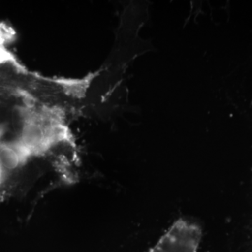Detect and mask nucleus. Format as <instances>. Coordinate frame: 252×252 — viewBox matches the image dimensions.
<instances>
[{"mask_svg":"<svg viewBox=\"0 0 252 252\" xmlns=\"http://www.w3.org/2000/svg\"><path fill=\"white\" fill-rule=\"evenodd\" d=\"M201 235L195 225L178 220L148 252H197Z\"/></svg>","mask_w":252,"mask_h":252,"instance_id":"nucleus-1","label":"nucleus"}]
</instances>
